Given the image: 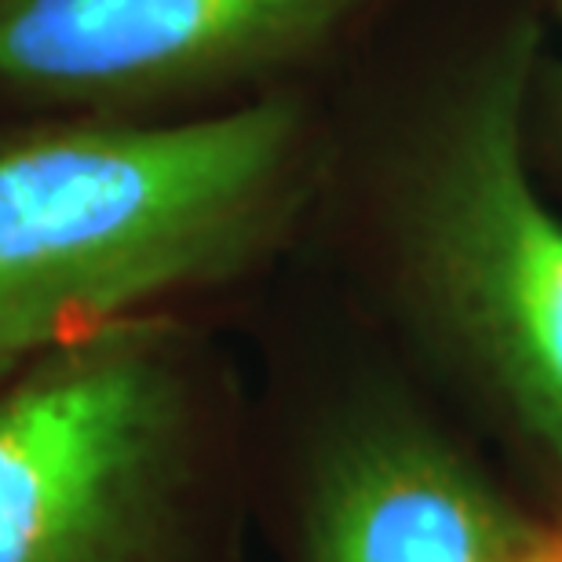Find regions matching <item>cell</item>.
Returning a JSON list of instances; mask_svg holds the SVG:
<instances>
[{"label":"cell","mask_w":562,"mask_h":562,"mask_svg":"<svg viewBox=\"0 0 562 562\" xmlns=\"http://www.w3.org/2000/svg\"><path fill=\"white\" fill-rule=\"evenodd\" d=\"M544 537L413 424L347 435L307 504V562H530Z\"/></svg>","instance_id":"cell-5"},{"label":"cell","mask_w":562,"mask_h":562,"mask_svg":"<svg viewBox=\"0 0 562 562\" xmlns=\"http://www.w3.org/2000/svg\"><path fill=\"white\" fill-rule=\"evenodd\" d=\"M530 37L449 121L417 201V260L446 325L562 475V220L522 161Z\"/></svg>","instance_id":"cell-4"},{"label":"cell","mask_w":562,"mask_h":562,"mask_svg":"<svg viewBox=\"0 0 562 562\" xmlns=\"http://www.w3.org/2000/svg\"><path fill=\"white\" fill-rule=\"evenodd\" d=\"M362 0H0V125L194 121L296 95L285 77Z\"/></svg>","instance_id":"cell-3"},{"label":"cell","mask_w":562,"mask_h":562,"mask_svg":"<svg viewBox=\"0 0 562 562\" xmlns=\"http://www.w3.org/2000/svg\"><path fill=\"white\" fill-rule=\"evenodd\" d=\"M300 95L194 121L0 125V384L263 267L311 194Z\"/></svg>","instance_id":"cell-1"},{"label":"cell","mask_w":562,"mask_h":562,"mask_svg":"<svg viewBox=\"0 0 562 562\" xmlns=\"http://www.w3.org/2000/svg\"><path fill=\"white\" fill-rule=\"evenodd\" d=\"M530 562H562V533H548L541 548L530 555Z\"/></svg>","instance_id":"cell-6"},{"label":"cell","mask_w":562,"mask_h":562,"mask_svg":"<svg viewBox=\"0 0 562 562\" xmlns=\"http://www.w3.org/2000/svg\"><path fill=\"white\" fill-rule=\"evenodd\" d=\"M183 398L165 318L85 336L0 384V562H146Z\"/></svg>","instance_id":"cell-2"}]
</instances>
